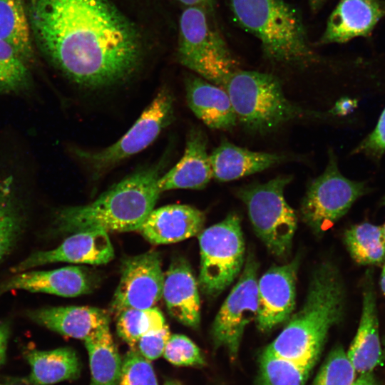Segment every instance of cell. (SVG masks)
Here are the masks:
<instances>
[{
  "label": "cell",
  "mask_w": 385,
  "mask_h": 385,
  "mask_svg": "<svg viewBox=\"0 0 385 385\" xmlns=\"http://www.w3.org/2000/svg\"><path fill=\"white\" fill-rule=\"evenodd\" d=\"M27 14L36 47L80 87L120 83L141 63L139 33L110 0H29Z\"/></svg>",
  "instance_id": "obj_1"
},
{
  "label": "cell",
  "mask_w": 385,
  "mask_h": 385,
  "mask_svg": "<svg viewBox=\"0 0 385 385\" xmlns=\"http://www.w3.org/2000/svg\"><path fill=\"white\" fill-rule=\"evenodd\" d=\"M346 290L341 274L331 262L314 270L302 308L265 350L313 367L330 329L344 316Z\"/></svg>",
  "instance_id": "obj_2"
},
{
  "label": "cell",
  "mask_w": 385,
  "mask_h": 385,
  "mask_svg": "<svg viewBox=\"0 0 385 385\" xmlns=\"http://www.w3.org/2000/svg\"><path fill=\"white\" fill-rule=\"evenodd\" d=\"M160 171L159 165L136 171L93 202L58 210L55 216L58 230L67 233L139 231L161 193Z\"/></svg>",
  "instance_id": "obj_3"
},
{
  "label": "cell",
  "mask_w": 385,
  "mask_h": 385,
  "mask_svg": "<svg viewBox=\"0 0 385 385\" xmlns=\"http://www.w3.org/2000/svg\"><path fill=\"white\" fill-rule=\"evenodd\" d=\"M230 6L235 22L260 41L270 60L301 67L319 61L299 11L284 0H230Z\"/></svg>",
  "instance_id": "obj_4"
},
{
  "label": "cell",
  "mask_w": 385,
  "mask_h": 385,
  "mask_svg": "<svg viewBox=\"0 0 385 385\" xmlns=\"http://www.w3.org/2000/svg\"><path fill=\"white\" fill-rule=\"evenodd\" d=\"M225 90L237 121L251 133L265 134L294 120L327 117L290 101L280 81L270 73L238 69L229 77Z\"/></svg>",
  "instance_id": "obj_5"
},
{
  "label": "cell",
  "mask_w": 385,
  "mask_h": 385,
  "mask_svg": "<svg viewBox=\"0 0 385 385\" xmlns=\"http://www.w3.org/2000/svg\"><path fill=\"white\" fill-rule=\"evenodd\" d=\"M207 10L185 7L179 20L178 58L200 78L225 89L239 68L221 35L211 24Z\"/></svg>",
  "instance_id": "obj_6"
},
{
  "label": "cell",
  "mask_w": 385,
  "mask_h": 385,
  "mask_svg": "<svg viewBox=\"0 0 385 385\" xmlns=\"http://www.w3.org/2000/svg\"><path fill=\"white\" fill-rule=\"evenodd\" d=\"M292 179L290 175H279L264 183L245 185L235 192L246 205L257 235L279 259L289 256L297 225L296 213L284 196Z\"/></svg>",
  "instance_id": "obj_7"
},
{
  "label": "cell",
  "mask_w": 385,
  "mask_h": 385,
  "mask_svg": "<svg viewBox=\"0 0 385 385\" xmlns=\"http://www.w3.org/2000/svg\"><path fill=\"white\" fill-rule=\"evenodd\" d=\"M242 234L240 218L234 212L199 234L198 284L206 296L217 297L241 273L245 261Z\"/></svg>",
  "instance_id": "obj_8"
},
{
  "label": "cell",
  "mask_w": 385,
  "mask_h": 385,
  "mask_svg": "<svg viewBox=\"0 0 385 385\" xmlns=\"http://www.w3.org/2000/svg\"><path fill=\"white\" fill-rule=\"evenodd\" d=\"M368 190L364 182L351 180L340 173L337 158L329 150L324 171L309 184L300 207L301 218L316 233H322Z\"/></svg>",
  "instance_id": "obj_9"
},
{
  "label": "cell",
  "mask_w": 385,
  "mask_h": 385,
  "mask_svg": "<svg viewBox=\"0 0 385 385\" xmlns=\"http://www.w3.org/2000/svg\"><path fill=\"white\" fill-rule=\"evenodd\" d=\"M173 118V96L168 90L163 88L118 140L103 150L79 151L78 155L96 175L102 173L146 148L172 123Z\"/></svg>",
  "instance_id": "obj_10"
},
{
  "label": "cell",
  "mask_w": 385,
  "mask_h": 385,
  "mask_svg": "<svg viewBox=\"0 0 385 385\" xmlns=\"http://www.w3.org/2000/svg\"><path fill=\"white\" fill-rule=\"evenodd\" d=\"M258 264L249 252L240 277L224 301L212 323L216 347H225L235 357L245 327L255 320L258 310Z\"/></svg>",
  "instance_id": "obj_11"
},
{
  "label": "cell",
  "mask_w": 385,
  "mask_h": 385,
  "mask_svg": "<svg viewBox=\"0 0 385 385\" xmlns=\"http://www.w3.org/2000/svg\"><path fill=\"white\" fill-rule=\"evenodd\" d=\"M164 275L158 252L150 250L127 258L121 269L111 309L116 313L125 309H148L163 297Z\"/></svg>",
  "instance_id": "obj_12"
},
{
  "label": "cell",
  "mask_w": 385,
  "mask_h": 385,
  "mask_svg": "<svg viewBox=\"0 0 385 385\" xmlns=\"http://www.w3.org/2000/svg\"><path fill=\"white\" fill-rule=\"evenodd\" d=\"M298 258L270 267L257 281V327L268 332L287 322L295 307Z\"/></svg>",
  "instance_id": "obj_13"
},
{
  "label": "cell",
  "mask_w": 385,
  "mask_h": 385,
  "mask_svg": "<svg viewBox=\"0 0 385 385\" xmlns=\"http://www.w3.org/2000/svg\"><path fill=\"white\" fill-rule=\"evenodd\" d=\"M114 257V249L108 232L87 230L73 233L56 248L34 252L11 270L19 273L54 262L92 265H105Z\"/></svg>",
  "instance_id": "obj_14"
},
{
  "label": "cell",
  "mask_w": 385,
  "mask_h": 385,
  "mask_svg": "<svg viewBox=\"0 0 385 385\" xmlns=\"http://www.w3.org/2000/svg\"><path fill=\"white\" fill-rule=\"evenodd\" d=\"M95 285L96 279L87 270L68 266L52 270L19 272L0 285V294L22 289L73 297L92 292Z\"/></svg>",
  "instance_id": "obj_15"
},
{
  "label": "cell",
  "mask_w": 385,
  "mask_h": 385,
  "mask_svg": "<svg viewBox=\"0 0 385 385\" xmlns=\"http://www.w3.org/2000/svg\"><path fill=\"white\" fill-rule=\"evenodd\" d=\"M359 327L346 354L356 372L372 371L383 359L373 272L368 270L362 284Z\"/></svg>",
  "instance_id": "obj_16"
},
{
  "label": "cell",
  "mask_w": 385,
  "mask_h": 385,
  "mask_svg": "<svg viewBox=\"0 0 385 385\" xmlns=\"http://www.w3.org/2000/svg\"><path fill=\"white\" fill-rule=\"evenodd\" d=\"M384 16L385 2L380 0H340L319 43H343L358 36H368Z\"/></svg>",
  "instance_id": "obj_17"
},
{
  "label": "cell",
  "mask_w": 385,
  "mask_h": 385,
  "mask_svg": "<svg viewBox=\"0 0 385 385\" xmlns=\"http://www.w3.org/2000/svg\"><path fill=\"white\" fill-rule=\"evenodd\" d=\"M205 220V213L195 207L169 205L153 209L139 232L151 244H170L200 234Z\"/></svg>",
  "instance_id": "obj_18"
},
{
  "label": "cell",
  "mask_w": 385,
  "mask_h": 385,
  "mask_svg": "<svg viewBox=\"0 0 385 385\" xmlns=\"http://www.w3.org/2000/svg\"><path fill=\"white\" fill-rule=\"evenodd\" d=\"M197 285L188 262L183 257H175L164 275L162 297L172 317L194 329L200 323Z\"/></svg>",
  "instance_id": "obj_19"
},
{
  "label": "cell",
  "mask_w": 385,
  "mask_h": 385,
  "mask_svg": "<svg viewBox=\"0 0 385 385\" xmlns=\"http://www.w3.org/2000/svg\"><path fill=\"white\" fill-rule=\"evenodd\" d=\"M207 145L204 132L192 128L189 131L183 157L158 179L160 192L173 189L200 190L206 187L212 178Z\"/></svg>",
  "instance_id": "obj_20"
},
{
  "label": "cell",
  "mask_w": 385,
  "mask_h": 385,
  "mask_svg": "<svg viewBox=\"0 0 385 385\" xmlns=\"http://www.w3.org/2000/svg\"><path fill=\"white\" fill-rule=\"evenodd\" d=\"M36 323L61 335L86 340L102 328L109 326V312L88 306L40 308L29 312Z\"/></svg>",
  "instance_id": "obj_21"
},
{
  "label": "cell",
  "mask_w": 385,
  "mask_h": 385,
  "mask_svg": "<svg viewBox=\"0 0 385 385\" xmlns=\"http://www.w3.org/2000/svg\"><path fill=\"white\" fill-rule=\"evenodd\" d=\"M188 105L208 128L232 130L237 118L227 92L206 80L191 76L185 79Z\"/></svg>",
  "instance_id": "obj_22"
},
{
  "label": "cell",
  "mask_w": 385,
  "mask_h": 385,
  "mask_svg": "<svg viewBox=\"0 0 385 385\" xmlns=\"http://www.w3.org/2000/svg\"><path fill=\"white\" fill-rule=\"evenodd\" d=\"M212 178L227 182L263 171L289 158L282 154L252 151L222 139L210 155Z\"/></svg>",
  "instance_id": "obj_23"
},
{
  "label": "cell",
  "mask_w": 385,
  "mask_h": 385,
  "mask_svg": "<svg viewBox=\"0 0 385 385\" xmlns=\"http://www.w3.org/2000/svg\"><path fill=\"white\" fill-rule=\"evenodd\" d=\"M31 366L29 375L21 381L27 385H51L80 375L81 364L75 350L61 347L52 350H31L26 354Z\"/></svg>",
  "instance_id": "obj_24"
},
{
  "label": "cell",
  "mask_w": 385,
  "mask_h": 385,
  "mask_svg": "<svg viewBox=\"0 0 385 385\" xmlns=\"http://www.w3.org/2000/svg\"><path fill=\"white\" fill-rule=\"evenodd\" d=\"M12 175L0 178V262L11 252L26 222L24 204Z\"/></svg>",
  "instance_id": "obj_25"
},
{
  "label": "cell",
  "mask_w": 385,
  "mask_h": 385,
  "mask_svg": "<svg viewBox=\"0 0 385 385\" xmlns=\"http://www.w3.org/2000/svg\"><path fill=\"white\" fill-rule=\"evenodd\" d=\"M89 358L91 385H118L122 359L109 326L84 340Z\"/></svg>",
  "instance_id": "obj_26"
},
{
  "label": "cell",
  "mask_w": 385,
  "mask_h": 385,
  "mask_svg": "<svg viewBox=\"0 0 385 385\" xmlns=\"http://www.w3.org/2000/svg\"><path fill=\"white\" fill-rule=\"evenodd\" d=\"M0 39L13 46L31 66L34 64L33 39L23 0H0Z\"/></svg>",
  "instance_id": "obj_27"
},
{
  "label": "cell",
  "mask_w": 385,
  "mask_h": 385,
  "mask_svg": "<svg viewBox=\"0 0 385 385\" xmlns=\"http://www.w3.org/2000/svg\"><path fill=\"white\" fill-rule=\"evenodd\" d=\"M344 242L352 259L359 265H378L385 259L382 227L369 222L355 225L346 230Z\"/></svg>",
  "instance_id": "obj_28"
},
{
  "label": "cell",
  "mask_w": 385,
  "mask_h": 385,
  "mask_svg": "<svg viewBox=\"0 0 385 385\" xmlns=\"http://www.w3.org/2000/svg\"><path fill=\"white\" fill-rule=\"evenodd\" d=\"M32 86L31 66L13 46L0 39V95L26 93Z\"/></svg>",
  "instance_id": "obj_29"
},
{
  "label": "cell",
  "mask_w": 385,
  "mask_h": 385,
  "mask_svg": "<svg viewBox=\"0 0 385 385\" xmlns=\"http://www.w3.org/2000/svg\"><path fill=\"white\" fill-rule=\"evenodd\" d=\"M165 324L162 312L155 307L125 309L117 313V334L131 349L136 348L143 335L161 329Z\"/></svg>",
  "instance_id": "obj_30"
},
{
  "label": "cell",
  "mask_w": 385,
  "mask_h": 385,
  "mask_svg": "<svg viewBox=\"0 0 385 385\" xmlns=\"http://www.w3.org/2000/svg\"><path fill=\"white\" fill-rule=\"evenodd\" d=\"M312 367L264 350L260 360L261 385H305Z\"/></svg>",
  "instance_id": "obj_31"
},
{
  "label": "cell",
  "mask_w": 385,
  "mask_h": 385,
  "mask_svg": "<svg viewBox=\"0 0 385 385\" xmlns=\"http://www.w3.org/2000/svg\"><path fill=\"white\" fill-rule=\"evenodd\" d=\"M356 373L343 347L337 346L329 354L312 385H351Z\"/></svg>",
  "instance_id": "obj_32"
},
{
  "label": "cell",
  "mask_w": 385,
  "mask_h": 385,
  "mask_svg": "<svg viewBox=\"0 0 385 385\" xmlns=\"http://www.w3.org/2000/svg\"><path fill=\"white\" fill-rule=\"evenodd\" d=\"M118 385H158L150 361L136 349L129 350L123 359Z\"/></svg>",
  "instance_id": "obj_33"
},
{
  "label": "cell",
  "mask_w": 385,
  "mask_h": 385,
  "mask_svg": "<svg viewBox=\"0 0 385 385\" xmlns=\"http://www.w3.org/2000/svg\"><path fill=\"white\" fill-rule=\"evenodd\" d=\"M164 358L176 366H202L203 356L199 347L183 334H171L163 354Z\"/></svg>",
  "instance_id": "obj_34"
},
{
  "label": "cell",
  "mask_w": 385,
  "mask_h": 385,
  "mask_svg": "<svg viewBox=\"0 0 385 385\" xmlns=\"http://www.w3.org/2000/svg\"><path fill=\"white\" fill-rule=\"evenodd\" d=\"M170 335L169 327L165 324L161 329L143 335L135 349L148 360H155L163 355Z\"/></svg>",
  "instance_id": "obj_35"
},
{
  "label": "cell",
  "mask_w": 385,
  "mask_h": 385,
  "mask_svg": "<svg viewBox=\"0 0 385 385\" xmlns=\"http://www.w3.org/2000/svg\"><path fill=\"white\" fill-rule=\"evenodd\" d=\"M354 154H364L374 160L385 155V108L373 130L353 150Z\"/></svg>",
  "instance_id": "obj_36"
},
{
  "label": "cell",
  "mask_w": 385,
  "mask_h": 385,
  "mask_svg": "<svg viewBox=\"0 0 385 385\" xmlns=\"http://www.w3.org/2000/svg\"><path fill=\"white\" fill-rule=\"evenodd\" d=\"M9 334V326L6 324H0V366H1L6 360Z\"/></svg>",
  "instance_id": "obj_37"
},
{
  "label": "cell",
  "mask_w": 385,
  "mask_h": 385,
  "mask_svg": "<svg viewBox=\"0 0 385 385\" xmlns=\"http://www.w3.org/2000/svg\"><path fill=\"white\" fill-rule=\"evenodd\" d=\"M178 1L185 7L199 6L210 14L213 11L214 0H178Z\"/></svg>",
  "instance_id": "obj_38"
},
{
  "label": "cell",
  "mask_w": 385,
  "mask_h": 385,
  "mask_svg": "<svg viewBox=\"0 0 385 385\" xmlns=\"http://www.w3.org/2000/svg\"><path fill=\"white\" fill-rule=\"evenodd\" d=\"M351 385H378L377 381L372 371L360 374Z\"/></svg>",
  "instance_id": "obj_39"
},
{
  "label": "cell",
  "mask_w": 385,
  "mask_h": 385,
  "mask_svg": "<svg viewBox=\"0 0 385 385\" xmlns=\"http://www.w3.org/2000/svg\"><path fill=\"white\" fill-rule=\"evenodd\" d=\"M353 107V102L349 99H342L337 102L331 113L345 114Z\"/></svg>",
  "instance_id": "obj_40"
},
{
  "label": "cell",
  "mask_w": 385,
  "mask_h": 385,
  "mask_svg": "<svg viewBox=\"0 0 385 385\" xmlns=\"http://www.w3.org/2000/svg\"><path fill=\"white\" fill-rule=\"evenodd\" d=\"M324 0H309V4L312 11H317L324 4Z\"/></svg>",
  "instance_id": "obj_41"
},
{
  "label": "cell",
  "mask_w": 385,
  "mask_h": 385,
  "mask_svg": "<svg viewBox=\"0 0 385 385\" xmlns=\"http://www.w3.org/2000/svg\"><path fill=\"white\" fill-rule=\"evenodd\" d=\"M380 287L383 293L385 294V263L384 265L381 277H380Z\"/></svg>",
  "instance_id": "obj_42"
},
{
  "label": "cell",
  "mask_w": 385,
  "mask_h": 385,
  "mask_svg": "<svg viewBox=\"0 0 385 385\" xmlns=\"http://www.w3.org/2000/svg\"><path fill=\"white\" fill-rule=\"evenodd\" d=\"M163 385H182V384L177 380H169L165 381Z\"/></svg>",
  "instance_id": "obj_43"
},
{
  "label": "cell",
  "mask_w": 385,
  "mask_h": 385,
  "mask_svg": "<svg viewBox=\"0 0 385 385\" xmlns=\"http://www.w3.org/2000/svg\"><path fill=\"white\" fill-rule=\"evenodd\" d=\"M382 227V229H383V232H384V236H385V223L384 224Z\"/></svg>",
  "instance_id": "obj_44"
},
{
  "label": "cell",
  "mask_w": 385,
  "mask_h": 385,
  "mask_svg": "<svg viewBox=\"0 0 385 385\" xmlns=\"http://www.w3.org/2000/svg\"><path fill=\"white\" fill-rule=\"evenodd\" d=\"M0 385H5V384H0Z\"/></svg>",
  "instance_id": "obj_45"
}]
</instances>
